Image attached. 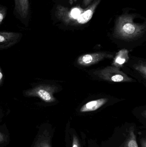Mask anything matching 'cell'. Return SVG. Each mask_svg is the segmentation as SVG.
Masks as SVG:
<instances>
[{"instance_id":"obj_1","label":"cell","mask_w":146,"mask_h":147,"mask_svg":"<svg viewBox=\"0 0 146 147\" xmlns=\"http://www.w3.org/2000/svg\"><path fill=\"white\" fill-rule=\"evenodd\" d=\"M14 16L25 26H28L31 19L30 0H14Z\"/></svg>"},{"instance_id":"obj_2","label":"cell","mask_w":146,"mask_h":147,"mask_svg":"<svg viewBox=\"0 0 146 147\" xmlns=\"http://www.w3.org/2000/svg\"><path fill=\"white\" fill-rule=\"evenodd\" d=\"M54 91V89L52 86L40 85L26 91L24 95L27 96L39 98L46 102H53L55 100L53 95Z\"/></svg>"},{"instance_id":"obj_3","label":"cell","mask_w":146,"mask_h":147,"mask_svg":"<svg viewBox=\"0 0 146 147\" xmlns=\"http://www.w3.org/2000/svg\"><path fill=\"white\" fill-rule=\"evenodd\" d=\"M99 75L105 80L114 82H127L132 80L115 67H107L102 70L99 73Z\"/></svg>"},{"instance_id":"obj_4","label":"cell","mask_w":146,"mask_h":147,"mask_svg":"<svg viewBox=\"0 0 146 147\" xmlns=\"http://www.w3.org/2000/svg\"><path fill=\"white\" fill-rule=\"evenodd\" d=\"M118 30L120 35L125 38L135 37L140 34L141 32V29L139 26L129 21H125L121 22Z\"/></svg>"},{"instance_id":"obj_5","label":"cell","mask_w":146,"mask_h":147,"mask_svg":"<svg viewBox=\"0 0 146 147\" xmlns=\"http://www.w3.org/2000/svg\"><path fill=\"white\" fill-rule=\"evenodd\" d=\"M111 55L106 54L104 53H88L81 56L78 58V64L81 66H89L101 61L106 58L111 57Z\"/></svg>"},{"instance_id":"obj_6","label":"cell","mask_w":146,"mask_h":147,"mask_svg":"<svg viewBox=\"0 0 146 147\" xmlns=\"http://www.w3.org/2000/svg\"><path fill=\"white\" fill-rule=\"evenodd\" d=\"M21 34L13 32H0V48L8 47L16 43L21 38Z\"/></svg>"},{"instance_id":"obj_7","label":"cell","mask_w":146,"mask_h":147,"mask_svg":"<svg viewBox=\"0 0 146 147\" xmlns=\"http://www.w3.org/2000/svg\"><path fill=\"white\" fill-rule=\"evenodd\" d=\"M108 102L107 98H101L90 101L83 105L80 109L81 113L95 111L103 106Z\"/></svg>"},{"instance_id":"obj_8","label":"cell","mask_w":146,"mask_h":147,"mask_svg":"<svg viewBox=\"0 0 146 147\" xmlns=\"http://www.w3.org/2000/svg\"><path fill=\"white\" fill-rule=\"evenodd\" d=\"M129 51L126 49H123L117 53L113 61V65L117 68L122 67L129 59Z\"/></svg>"},{"instance_id":"obj_9","label":"cell","mask_w":146,"mask_h":147,"mask_svg":"<svg viewBox=\"0 0 146 147\" xmlns=\"http://www.w3.org/2000/svg\"><path fill=\"white\" fill-rule=\"evenodd\" d=\"M93 12L92 9H89L81 14L77 19L78 23L81 24H84L87 23L92 17Z\"/></svg>"},{"instance_id":"obj_10","label":"cell","mask_w":146,"mask_h":147,"mask_svg":"<svg viewBox=\"0 0 146 147\" xmlns=\"http://www.w3.org/2000/svg\"><path fill=\"white\" fill-rule=\"evenodd\" d=\"M124 147H139L136 141V136L133 129H130L129 134Z\"/></svg>"},{"instance_id":"obj_11","label":"cell","mask_w":146,"mask_h":147,"mask_svg":"<svg viewBox=\"0 0 146 147\" xmlns=\"http://www.w3.org/2000/svg\"><path fill=\"white\" fill-rule=\"evenodd\" d=\"M7 7L0 4V26L7 16Z\"/></svg>"},{"instance_id":"obj_12","label":"cell","mask_w":146,"mask_h":147,"mask_svg":"<svg viewBox=\"0 0 146 147\" xmlns=\"http://www.w3.org/2000/svg\"><path fill=\"white\" fill-rule=\"evenodd\" d=\"M81 14V11L77 8L73 9L70 13L71 17L74 19H78Z\"/></svg>"},{"instance_id":"obj_13","label":"cell","mask_w":146,"mask_h":147,"mask_svg":"<svg viewBox=\"0 0 146 147\" xmlns=\"http://www.w3.org/2000/svg\"><path fill=\"white\" fill-rule=\"evenodd\" d=\"M72 147H81L78 136L74 134L72 136Z\"/></svg>"},{"instance_id":"obj_14","label":"cell","mask_w":146,"mask_h":147,"mask_svg":"<svg viewBox=\"0 0 146 147\" xmlns=\"http://www.w3.org/2000/svg\"><path fill=\"white\" fill-rule=\"evenodd\" d=\"M141 147H146V141L145 138H142L141 140Z\"/></svg>"},{"instance_id":"obj_15","label":"cell","mask_w":146,"mask_h":147,"mask_svg":"<svg viewBox=\"0 0 146 147\" xmlns=\"http://www.w3.org/2000/svg\"><path fill=\"white\" fill-rule=\"evenodd\" d=\"M3 78V75L2 72L0 68V84L2 81Z\"/></svg>"}]
</instances>
